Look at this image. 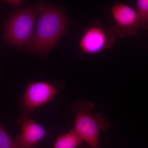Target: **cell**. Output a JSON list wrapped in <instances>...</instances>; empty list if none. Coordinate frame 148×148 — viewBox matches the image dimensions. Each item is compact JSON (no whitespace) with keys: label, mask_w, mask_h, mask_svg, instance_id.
I'll return each instance as SVG.
<instances>
[{"label":"cell","mask_w":148,"mask_h":148,"mask_svg":"<svg viewBox=\"0 0 148 148\" xmlns=\"http://www.w3.org/2000/svg\"><path fill=\"white\" fill-rule=\"evenodd\" d=\"M37 7L38 21L30 47L45 56L66 32L69 21L64 11L57 7L42 3Z\"/></svg>","instance_id":"cell-1"},{"label":"cell","mask_w":148,"mask_h":148,"mask_svg":"<svg viewBox=\"0 0 148 148\" xmlns=\"http://www.w3.org/2000/svg\"><path fill=\"white\" fill-rule=\"evenodd\" d=\"M94 108V103L91 101L75 102L72 108L75 113L73 129L90 147L100 148V131L108 129L110 124L101 114L92 113Z\"/></svg>","instance_id":"cell-2"},{"label":"cell","mask_w":148,"mask_h":148,"mask_svg":"<svg viewBox=\"0 0 148 148\" xmlns=\"http://www.w3.org/2000/svg\"><path fill=\"white\" fill-rule=\"evenodd\" d=\"M36 7L22 9L12 14L5 22L3 37L8 44L18 48L30 47L34 37Z\"/></svg>","instance_id":"cell-3"},{"label":"cell","mask_w":148,"mask_h":148,"mask_svg":"<svg viewBox=\"0 0 148 148\" xmlns=\"http://www.w3.org/2000/svg\"><path fill=\"white\" fill-rule=\"evenodd\" d=\"M58 92L57 87L47 82L28 84L21 98V116L18 124L26 118H32L35 109L52 101Z\"/></svg>","instance_id":"cell-4"},{"label":"cell","mask_w":148,"mask_h":148,"mask_svg":"<svg viewBox=\"0 0 148 148\" xmlns=\"http://www.w3.org/2000/svg\"><path fill=\"white\" fill-rule=\"evenodd\" d=\"M115 40L112 29L103 26L100 21L96 20L85 29L79 40V47L83 53L96 54L112 47Z\"/></svg>","instance_id":"cell-5"},{"label":"cell","mask_w":148,"mask_h":148,"mask_svg":"<svg viewBox=\"0 0 148 148\" xmlns=\"http://www.w3.org/2000/svg\"><path fill=\"white\" fill-rule=\"evenodd\" d=\"M111 12L115 25L112 28L115 34L121 37L132 36L139 29L136 11L123 3H115Z\"/></svg>","instance_id":"cell-6"},{"label":"cell","mask_w":148,"mask_h":148,"mask_svg":"<svg viewBox=\"0 0 148 148\" xmlns=\"http://www.w3.org/2000/svg\"><path fill=\"white\" fill-rule=\"evenodd\" d=\"M19 125L21 132L15 141L20 148H36L40 140L44 138L46 130L32 118L24 119Z\"/></svg>","instance_id":"cell-7"},{"label":"cell","mask_w":148,"mask_h":148,"mask_svg":"<svg viewBox=\"0 0 148 148\" xmlns=\"http://www.w3.org/2000/svg\"><path fill=\"white\" fill-rule=\"evenodd\" d=\"M82 141L79 135L73 128L67 133L58 136L53 148H76Z\"/></svg>","instance_id":"cell-8"},{"label":"cell","mask_w":148,"mask_h":148,"mask_svg":"<svg viewBox=\"0 0 148 148\" xmlns=\"http://www.w3.org/2000/svg\"><path fill=\"white\" fill-rule=\"evenodd\" d=\"M136 8L139 29L148 30V0H138Z\"/></svg>","instance_id":"cell-9"},{"label":"cell","mask_w":148,"mask_h":148,"mask_svg":"<svg viewBox=\"0 0 148 148\" xmlns=\"http://www.w3.org/2000/svg\"><path fill=\"white\" fill-rule=\"evenodd\" d=\"M0 148H20L1 125L0 126Z\"/></svg>","instance_id":"cell-10"},{"label":"cell","mask_w":148,"mask_h":148,"mask_svg":"<svg viewBox=\"0 0 148 148\" xmlns=\"http://www.w3.org/2000/svg\"><path fill=\"white\" fill-rule=\"evenodd\" d=\"M6 2L8 3L12 6L17 7L20 6L22 5L23 2L21 1H6Z\"/></svg>","instance_id":"cell-11"}]
</instances>
